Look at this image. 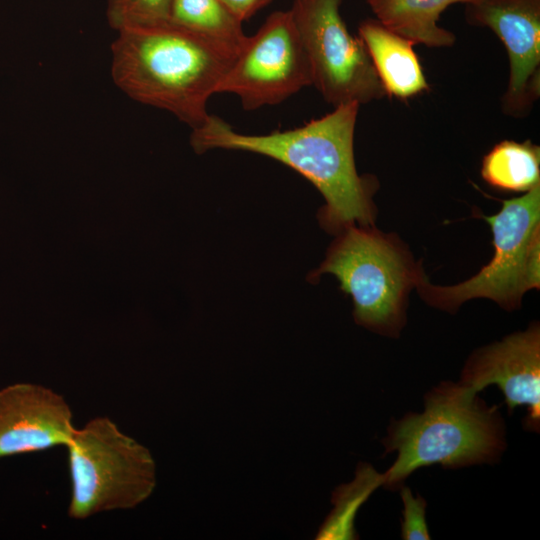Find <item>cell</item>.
I'll use <instances>...</instances> for the list:
<instances>
[{
    "instance_id": "ac0fdd59",
    "label": "cell",
    "mask_w": 540,
    "mask_h": 540,
    "mask_svg": "<svg viewBox=\"0 0 540 540\" xmlns=\"http://www.w3.org/2000/svg\"><path fill=\"white\" fill-rule=\"evenodd\" d=\"M401 498L404 504L403 520L401 522V537L404 540H429L425 509L426 501L421 496H414L409 487L401 486Z\"/></svg>"
},
{
    "instance_id": "d6986e66",
    "label": "cell",
    "mask_w": 540,
    "mask_h": 540,
    "mask_svg": "<svg viewBox=\"0 0 540 540\" xmlns=\"http://www.w3.org/2000/svg\"><path fill=\"white\" fill-rule=\"evenodd\" d=\"M226 7L242 22L249 20L260 9L273 0H221Z\"/></svg>"
},
{
    "instance_id": "52a82bcc",
    "label": "cell",
    "mask_w": 540,
    "mask_h": 540,
    "mask_svg": "<svg viewBox=\"0 0 540 540\" xmlns=\"http://www.w3.org/2000/svg\"><path fill=\"white\" fill-rule=\"evenodd\" d=\"M342 0H293L289 9L311 71L313 86L335 106H360L385 96L367 49L341 14Z\"/></svg>"
},
{
    "instance_id": "3957f363",
    "label": "cell",
    "mask_w": 540,
    "mask_h": 540,
    "mask_svg": "<svg viewBox=\"0 0 540 540\" xmlns=\"http://www.w3.org/2000/svg\"><path fill=\"white\" fill-rule=\"evenodd\" d=\"M424 411L392 420L382 440L397 458L384 472L383 487L399 489L415 470L431 465L461 468L496 463L505 450V425L498 406L477 393L442 382L424 396Z\"/></svg>"
},
{
    "instance_id": "9a60e30c",
    "label": "cell",
    "mask_w": 540,
    "mask_h": 540,
    "mask_svg": "<svg viewBox=\"0 0 540 540\" xmlns=\"http://www.w3.org/2000/svg\"><path fill=\"white\" fill-rule=\"evenodd\" d=\"M169 21L236 49L247 37L243 22L221 0H172Z\"/></svg>"
},
{
    "instance_id": "7a4b0ae2",
    "label": "cell",
    "mask_w": 540,
    "mask_h": 540,
    "mask_svg": "<svg viewBox=\"0 0 540 540\" xmlns=\"http://www.w3.org/2000/svg\"><path fill=\"white\" fill-rule=\"evenodd\" d=\"M111 77L131 99L168 111L194 129L240 49L172 22L117 31Z\"/></svg>"
},
{
    "instance_id": "4fadbf2b",
    "label": "cell",
    "mask_w": 540,
    "mask_h": 540,
    "mask_svg": "<svg viewBox=\"0 0 540 540\" xmlns=\"http://www.w3.org/2000/svg\"><path fill=\"white\" fill-rule=\"evenodd\" d=\"M381 24L410 39L415 44L431 48L453 46L456 36L438 24L441 14L456 3L473 0H366Z\"/></svg>"
},
{
    "instance_id": "e0dca14e",
    "label": "cell",
    "mask_w": 540,
    "mask_h": 540,
    "mask_svg": "<svg viewBox=\"0 0 540 540\" xmlns=\"http://www.w3.org/2000/svg\"><path fill=\"white\" fill-rule=\"evenodd\" d=\"M172 0H107L106 16L116 31L169 20Z\"/></svg>"
},
{
    "instance_id": "277c9868",
    "label": "cell",
    "mask_w": 540,
    "mask_h": 540,
    "mask_svg": "<svg viewBox=\"0 0 540 540\" xmlns=\"http://www.w3.org/2000/svg\"><path fill=\"white\" fill-rule=\"evenodd\" d=\"M326 258L309 278L333 274L353 301L355 322L397 337L406 322L408 295L423 269L394 234L350 225L337 234Z\"/></svg>"
},
{
    "instance_id": "8992f818",
    "label": "cell",
    "mask_w": 540,
    "mask_h": 540,
    "mask_svg": "<svg viewBox=\"0 0 540 540\" xmlns=\"http://www.w3.org/2000/svg\"><path fill=\"white\" fill-rule=\"evenodd\" d=\"M492 216L494 255L476 275L453 286L432 285L422 272L416 288L430 305L453 312L469 299L488 298L506 310L519 308L523 295L540 285V184L524 195L502 200Z\"/></svg>"
},
{
    "instance_id": "9c48e42d",
    "label": "cell",
    "mask_w": 540,
    "mask_h": 540,
    "mask_svg": "<svg viewBox=\"0 0 540 540\" xmlns=\"http://www.w3.org/2000/svg\"><path fill=\"white\" fill-rule=\"evenodd\" d=\"M465 6L466 21L492 30L507 51L503 112L528 116L540 96V0H473Z\"/></svg>"
},
{
    "instance_id": "6da1fadb",
    "label": "cell",
    "mask_w": 540,
    "mask_h": 540,
    "mask_svg": "<svg viewBox=\"0 0 540 540\" xmlns=\"http://www.w3.org/2000/svg\"><path fill=\"white\" fill-rule=\"evenodd\" d=\"M360 105L335 106L330 113L289 129L267 134L235 131L222 118L211 115L192 129L190 144L201 154L213 149L240 150L272 158L290 167L322 194L321 226L338 234L350 225L374 226L375 176L359 175L354 159V134Z\"/></svg>"
},
{
    "instance_id": "30bf717a",
    "label": "cell",
    "mask_w": 540,
    "mask_h": 540,
    "mask_svg": "<svg viewBox=\"0 0 540 540\" xmlns=\"http://www.w3.org/2000/svg\"><path fill=\"white\" fill-rule=\"evenodd\" d=\"M478 393L497 385L505 397L508 413L526 406V430L540 428V329L533 323L525 331L482 347L466 361L459 381Z\"/></svg>"
},
{
    "instance_id": "ba28073f",
    "label": "cell",
    "mask_w": 540,
    "mask_h": 540,
    "mask_svg": "<svg viewBox=\"0 0 540 540\" xmlns=\"http://www.w3.org/2000/svg\"><path fill=\"white\" fill-rule=\"evenodd\" d=\"M313 84L290 10L271 13L247 36L216 93L236 95L246 111L276 105Z\"/></svg>"
},
{
    "instance_id": "5bb4252c",
    "label": "cell",
    "mask_w": 540,
    "mask_h": 540,
    "mask_svg": "<svg viewBox=\"0 0 540 540\" xmlns=\"http://www.w3.org/2000/svg\"><path fill=\"white\" fill-rule=\"evenodd\" d=\"M481 176L493 188L527 192L540 184V148L530 140H504L483 158Z\"/></svg>"
},
{
    "instance_id": "7c38bea8",
    "label": "cell",
    "mask_w": 540,
    "mask_h": 540,
    "mask_svg": "<svg viewBox=\"0 0 540 540\" xmlns=\"http://www.w3.org/2000/svg\"><path fill=\"white\" fill-rule=\"evenodd\" d=\"M385 95L407 100L429 90L415 43L388 29L377 19H366L358 28Z\"/></svg>"
},
{
    "instance_id": "2e32d148",
    "label": "cell",
    "mask_w": 540,
    "mask_h": 540,
    "mask_svg": "<svg viewBox=\"0 0 540 540\" xmlns=\"http://www.w3.org/2000/svg\"><path fill=\"white\" fill-rule=\"evenodd\" d=\"M384 482V474L370 464H360L353 482L338 487L333 493L335 505L321 526L317 539H355L354 516L361 504Z\"/></svg>"
},
{
    "instance_id": "5b68a950",
    "label": "cell",
    "mask_w": 540,
    "mask_h": 540,
    "mask_svg": "<svg viewBox=\"0 0 540 540\" xmlns=\"http://www.w3.org/2000/svg\"><path fill=\"white\" fill-rule=\"evenodd\" d=\"M71 479L68 516L132 509L156 487L155 461L145 446L108 417L89 420L65 446Z\"/></svg>"
},
{
    "instance_id": "8fae6325",
    "label": "cell",
    "mask_w": 540,
    "mask_h": 540,
    "mask_svg": "<svg viewBox=\"0 0 540 540\" xmlns=\"http://www.w3.org/2000/svg\"><path fill=\"white\" fill-rule=\"evenodd\" d=\"M75 427L65 398L34 383L0 390V459L66 446Z\"/></svg>"
}]
</instances>
